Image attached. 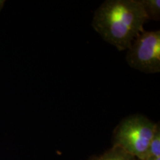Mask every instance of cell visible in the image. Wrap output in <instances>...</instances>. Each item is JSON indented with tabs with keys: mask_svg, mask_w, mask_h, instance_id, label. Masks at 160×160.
<instances>
[{
	"mask_svg": "<svg viewBox=\"0 0 160 160\" xmlns=\"http://www.w3.org/2000/svg\"><path fill=\"white\" fill-rule=\"evenodd\" d=\"M148 21L141 0H106L96 10L92 26L118 51L128 50Z\"/></svg>",
	"mask_w": 160,
	"mask_h": 160,
	"instance_id": "6da1fadb",
	"label": "cell"
},
{
	"mask_svg": "<svg viewBox=\"0 0 160 160\" xmlns=\"http://www.w3.org/2000/svg\"><path fill=\"white\" fill-rule=\"evenodd\" d=\"M157 124L141 114L125 118L113 132V146L120 148L138 160H144Z\"/></svg>",
	"mask_w": 160,
	"mask_h": 160,
	"instance_id": "7a4b0ae2",
	"label": "cell"
},
{
	"mask_svg": "<svg viewBox=\"0 0 160 160\" xmlns=\"http://www.w3.org/2000/svg\"><path fill=\"white\" fill-rule=\"evenodd\" d=\"M126 62L146 74L160 72V31H144L127 50Z\"/></svg>",
	"mask_w": 160,
	"mask_h": 160,
	"instance_id": "3957f363",
	"label": "cell"
},
{
	"mask_svg": "<svg viewBox=\"0 0 160 160\" xmlns=\"http://www.w3.org/2000/svg\"><path fill=\"white\" fill-rule=\"evenodd\" d=\"M91 160H138L119 147L113 146L103 154L91 158Z\"/></svg>",
	"mask_w": 160,
	"mask_h": 160,
	"instance_id": "277c9868",
	"label": "cell"
},
{
	"mask_svg": "<svg viewBox=\"0 0 160 160\" xmlns=\"http://www.w3.org/2000/svg\"><path fill=\"white\" fill-rule=\"evenodd\" d=\"M144 11L148 21L160 20V1L159 0H141Z\"/></svg>",
	"mask_w": 160,
	"mask_h": 160,
	"instance_id": "5b68a950",
	"label": "cell"
},
{
	"mask_svg": "<svg viewBox=\"0 0 160 160\" xmlns=\"http://www.w3.org/2000/svg\"><path fill=\"white\" fill-rule=\"evenodd\" d=\"M151 157H160V127L159 123L157 124L154 134L150 144L147 155L144 159Z\"/></svg>",
	"mask_w": 160,
	"mask_h": 160,
	"instance_id": "8992f818",
	"label": "cell"
},
{
	"mask_svg": "<svg viewBox=\"0 0 160 160\" xmlns=\"http://www.w3.org/2000/svg\"><path fill=\"white\" fill-rule=\"evenodd\" d=\"M144 160H160V157H151V158H147V159Z\"/></svg>",
	"mask_w": 160,
	"mask_h": 160,
	"instance_id": "52a82bcc",
	"label": "cell"
}]
</instances>
